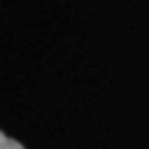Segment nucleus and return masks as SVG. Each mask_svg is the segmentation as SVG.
Returning <instances> with one entry per match:
<instances>
[{
	"instance_id": "1",
	"label": "nucleus",
	"mask_w": 149,
	"mask_h": 149,
	"mask_svg": "<svg viewBox=\"0 0 149 149\" xmlns=\"http://www.w3.org/2000/svg\"><path fill=\"white\" fill-rule=\"evenodd\" d=\"M0 149H25L20 142L13 140V138L6 136L2 131H0Z\"/></svg>"
}]
</instances>
